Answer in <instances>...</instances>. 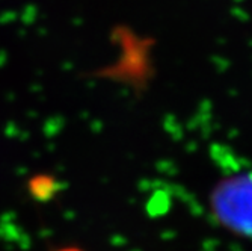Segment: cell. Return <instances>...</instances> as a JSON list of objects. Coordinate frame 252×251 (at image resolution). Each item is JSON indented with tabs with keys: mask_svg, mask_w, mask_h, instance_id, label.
<instances>
[{
	"mask_svg": "<svg viewBox=\"0 0 252 251\" xmlns=\"http://www.w3.org/2000/svg\"><path fill=\"white\" fill-rule=\"evenodd\" d=\"M209 211L220 229L252 239V171L219 179L209 194Z\"/></svg>",
	"mask_w": 252,
	"mask_h": 251,
	"instance_id": "obj_1",
	"label": "cell"
}]
</instances>
